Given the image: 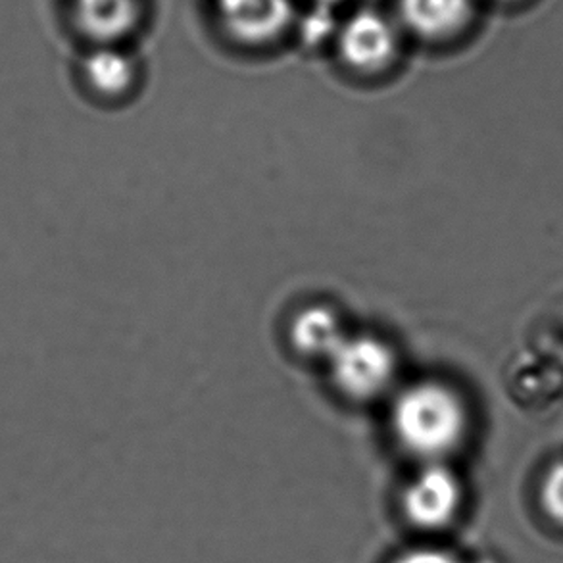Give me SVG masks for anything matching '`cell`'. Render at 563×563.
<instances>
[{
	"instance_id": "1",
	"label": "cell",
	"mask_w": 563,
	"mask_h": 563,
	"mask_svg": "<svg viewBox=\"0 0 563 563\" xmlns=\"http://www.w3.org/2000/svg\"><path fill=\"white\" fill-rule=\"evenodd\" d=\"M390 426L404 450L433 464L464 444L470 410L464 396L449 383L418 380L396 396Z\"/></svg>"
},
{
	"instance_id": "2",
	"label": "cell",
	"mask_w": 563,
	"mask_h": 563,
	"mask_svg": "<svg viewBox=\"0 0 563 563\" xmlns=\"http://www.w3.org/2000/svg\"><path fill=\"white\" fill-rule=\"evenodd\" d=\"M328 362L339 390L354 400H372L387 393L398 374L393 346L367 333L344 336Z\"/></svg>"
},
{
	"instance_id": "3",
	"label": "cell",
	"mask_w": 563,
	"mask_h": 563,
	"mask_svg": "<svg viewBox=\"0 0 563 563\" xmlns=\"http://www.w3.org/2000/svg\"><path fill=\"white\" fill-rule=\"evenodd\" d=\"M335 51L346 68L358 74H379L400 54L398 27L375 8L352 12L335 31Z\"/></svg>"
},
{
	"instance_id": "4",
	"label": "cell",
	"mask_w": 563,
	"mask_h": 563,
	"mask_svg": "<svg viewBox=\"0 0 563 563\" xmlns=\"http://www.w3.org/2000/svg\"><path fill=\"white\" fill-rule=\"evenodd\" d=\"M221 30L243 46L272 45L297 23L292 0H212Z\"/></svg>"
},
{
	"instance_id": "5",
	"label": "cell",
	"mask_w": 563,
	"mask_h": 563,
	"mask_svg": "<svg viewBox=\"0 0 563 563\" xmlns=\"http://www.w3.org/2000/svg\"><path fill=\"white\" fill-rule=\"evenodd\" d=\"M462 504V485L441 462L427 464L404 495L406 516L421 529L449 526Z\"/></svg>"
},
{
	"instance_id": "6",
	"label": "cell",
	"mask_w": 563,
	"mask_h": 563,
	"mask_svg": "<svg viewBox=\"0 0 563 563\" xmlns=\"http://www.w3.org/2000/svg\"><path fill=\"white\" fill-rule=\"evenodd\" d=\"M396 18L411 37L439 45L472 27L477 0H396Z\"/></svg>"
},
{
	"instance_id": "7",
	"label": "cell",
	"mask_w": 563,
	"mask_h": 563,
	"mask_svg": "<svg viewBox=\"0 0 563 563\" xmlns=\"http://www.w3.org/2000/svg\"><path fill=\"white\" fill-rule=\"evenodd\" d=\"M141 0H76V22L95 46H115L137 30Z\"/></svg>"
},
{
	"instance_id": "8",
	"label": "cell",
	"mask_w": 563,
	"mask_h": 563,
	"mask_svg": "<svg viewBox=\"0 0 563 563\" xmlns=\"http://www.w3.org/2000/svg\"><path fill=\"white\" fill-rule=\"evenodd\" d=\"M81 79L100 99H120L137 81V64L118 46H95L84 58Z\"/></svg>"
},
{
	"instance_id": "9",
	"label": "cell",
	"mask_w": 563,
	"mask_h": 563,
	"mask_svg": "<svg viewBox=\"0 0 563 563\" xmlns=\"http://www.w3.org/2000/svg\"><path fill=\"white\" fill-rule=\"evenodd\" d=\"M346 335L343 320L329 306H308L290 323V341L310 358L328 360Z\"/></svg>"
},
{
	"instance_id": "10",
	"label": "cell",
	"mask_w": 563,
	"mask_h": 563,
	"mask_svg": "<svg viewBox=\"0 0 563 563\" xmlns=\"http://www.w3.org/2000/svg\"><path fill=\"white\" fill-rule=\"evenodd\" d=\"M539 504L550 523L563 529V460L550 464L542 475Z\"/></svg>"
},
{
	"instance_id": "11",
	"label": "cell",
	"mask_w": 563,
	"mask_h": 563,
	"mask_svg": "<svg viewBox=\"0 0 563 563\" xmlns=\"http://www.w3.org/2000/svg\"><path fill=\"white\" fill-rule=\"evenodd\" d=\"M402 563H454L449 556H434V554H416Z\"/></svg>"
},
{
	"instance_id": "12",
	"label": "cell",
	"mask_w": 563,
	"mask_h": 563,
	"mask_svg": "<svg viewBox=\"0 0 563 563\" xmlns=\"http://www.w3.org/2000/svg\"><path fill=\"white\" fill-rule=\"evenodd\" d=\"M496 4H503V7H516V4H521V2H526V0H493Z\"/></svg>"
},
{
	"instance_id": "13",
	"label": "cell",
	"mask_w": 563,
	"mask_h": 563,
	"mask_svg": "<svg viewBox=\"0 0 563 563\" xmlns=\"http://www.w3.org/2000/svg\"><path fill=\"white\" fill-rule=\"evenodd\" d=\"M323 2H329V4H331V2H335V0H323Z\"/></svg>"
}]
</instances>
